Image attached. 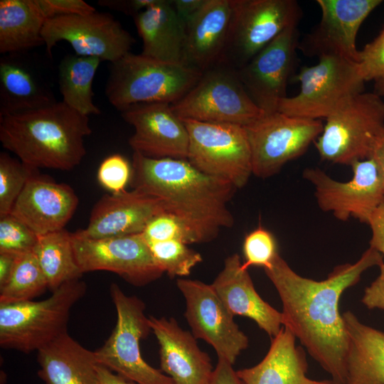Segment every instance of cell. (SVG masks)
Returning <instances> with one entry per match:
<instances>
[{
    "mask_svg": "<svg viewBox=\"0 0 384 384\" xmlns=\"http://www.w3.org/2000/svg\"><path fill=\"white\" fill-rule=\"evenodd\" d=\"M129 183L160 199L193 243L212 241L222 229L233 225L228 204L236 188L202 173L186 159L149 158L134 151Z\"/></svg>",
    "mask_w": 384,
    "mask_h": 384,
    "instance_id": "obj_2",
    "label": "cell"
},
{
    "mask_svg": "<svg viewBox=\"0 0 384 384\" xmlns=\"http://www.w3.org/2000/svg\"><path fill=\"white\" fill-rule=\"evenodd\" d=\"M296 337L283 326L272 338L264 358L257 365L237 370L245 384H333L331 380H317L306 375L307 362Z\"/></svg>",
    "mask_w": 384,
    "mask_h": 384,
    "instance_id": "obj_26",
    "label": "cell"
},
{
    "mask_svg": "<svg viewBox=\"0 0 384 384\" xmlns=\"http://www.w3.org/2000/svg\"><path fill=\"white\" fill-rule=\"evenodd\" d=\"M97 373L100 384H136L100 365L97 367Z\"/></svg>",
    "mask_w": 384,
    "mask_h": 384,
    "instance_id": "obj_49",
    "label": "cell"
},
{
    "mask_svg": "<svg viewBox=\"0 0 384 384\" xmlns=\"http://www.w3.org/2000/svg\"><path fill=\"white\" fill-rule=\"evenodd\" d=\"M381 31H384V26H383V29H382Z\"/></svg>",
    "mask_w": 384,
    "mask_h": 384,
    "instance_id": "obj_51",
    "label": "cell"
},
{
    "mask_svg": "<svg viewBox=\"0 0 384 384\" xmlns=\"http://www.w3.org/2000/svg\"><path fill=\"white\" fill-rule=\"evenodd\" d=\"M38 375L45 384H100L95 351L68 332L37 351Z\"/></svg>",
    "mask_w": 384,
    "mask_h": 384,
    "instance_id": "obj_27",
    "label": "cell"
},
{
    "mask_svg": "<svg viewBox=\"0 0 384 384\" xmlns=\"http://www.w3.org/2000/svg\"><path fill=\"white\" fill-rule=\"evenodd\" d=\"M382 98L374 92H361L336 107L315 141L321 160L351 166L370 157L375 140L384 128Z\"/></svg>",
    "mask_w": 384,
    "mask_h": 384,
    "instance_id": "obj_6",
    "label": "cell"
},
{
    "mask_svg": "<svg viewBox=\"0 0 384 384\" xmlns=\"http://www.w3.org/2000/svg\"><path fill=\"white\" fill-rule=\"evenodd\" d=\"M33 252L51 292L83 274L75 259L71 233L65 229L39 235Z\"/></svg>",
    "mask_w": 384,
    "mask_h": 384,
    "instance_id": "obj_32",
    "label": "cell"
},
{
    "mask_svg": "<svg viewBox=\"0 0 384 384\" xmlns=\"http://www.w3.org/2000/svg\"><path fill=\"white\" fill-rule=\"evenodd\" d=\"M299 90L282 99L278 112L309 119L321 120L348 97L364 92L365 81L357 63L337 56H322L311 66H304L293 78Z\"/></svg>",
    "mask_w": 384,
    "mask_h": 384,
    "instance_id": "obj_9",
    "label": "cell"
},
{
    "mask_svg": "<svg viewBox=\"0 0 384 384\" xmlns=\"http://www.w3.org/2000/svg\"><path fill=\"white\" fill-rule=\"evenodd\" d=\"M38 238L28 226L11 214L0 217V252L21 255L33 251Z\"/></svg>",
    "mask_w": 384,
    "mask_h": 384,
    "instance_id": "obj_37",
    "label": "cell"
},
{
    "mask_svg": "<svg viewBox=\"0 0 384 384\" xmlns=\"http://www.w3.org/2000/svg\"><path fill=\"white\" fill-rule=\"evenodd\" d=\"M85 282H68L43 300L0 304V346L38 351L67 331L72 307L85 294Z\"/></svg>",
    "mask_w": 384,
    "mask_h": 384,
    "instance_id": "obj_5",
    "label": "cell"
},
{
    "mask_svg": "<svg viewBox=\"0 0 384 384\" xmlns=\"http://www.w3.org/2000/svg\"><path fill=\"white\" fill-rule=\"evenodd\" d=\"M374 82L373 92L381 97H384V77Z\"/></svg>",
    "mask_w": 384,
    "mask_h": 384,
    "instance_id": "obj_50",
    "label": "cell"
},
{
    "mask_svg": "<svg viewBox=\"0 0 384 384\" xmlns=\"http://www.w3.org/2000/svg\"><path fill=\"white\" fill-rule=\"evenodd\" d=\"M163 212L160 199L138 189L105 194L93 206L87 227L73 233L90 239L139 234Z\"/></svg>",
    "mask_w": 384,
    "mask_h": 384,
    "instance_id": "obj_20",
    "label": "cell"
},
{
    "mask_svg": "<svg viewBox=\"0 0 384 384\" xmlns=\"http://www.w3.org/2000/svg\"><path fill=\"white\" fill-rule=\"evenodd\" d=\"M174 11L185 26L200 11L206 0H171Z\"/></svg>",
    "mask_w": 384,
    "mask_h": 384,
    "instance_id": "obj_46",
    "label": "cell"
},
{
    "mask_svg": "<svg viewBox=\"0 0 384 384\" xmlns=\"http://www.w3.org/2000/svg\"><path fill=\"white\" fill-rule=\"evenodd\" d=\"M342 316L349 337L346 384H384V332L350 311Z\"/></svg>",
    "mask_w": 384,
    "mask_h": 384,
    "instance_id": "obj_29",
    "label": "cell"
},
{
    "mask_svg": "<svg viewBox=\"0 0 384 384\" xmlns=\"http://www.w3.org/2000/svg\"><path fill=\"white\" fill-rule=\"evenodd\" d=\"M122 112L134 132L128 142L133 151L154 159H187V129L171 104L156 102L130 106Z\"/></svg>",
    "mask_w": 384,
    "mask_h": 384,
    "instance_id": "obj_19",
    "label": "cell"
},
{
    "mask_svg": "<svg viewBox=\"0 0 384 384\" xmlns=\"http://www.w3.org/2000/svg\"><path fill=\"white\" fill-rule=\"evenodd\" d=\"M382 0H317L321 16L319 24L299 41L307 56H337L358 63L356 46L359 28Z\"/></svg>",
    "mask_w": 384,
    "mask_h": 384,
    "instance_id": "obj_18",
    "label": "cell"
},
{
    "mask_svg": "<svg viewBox=\"0 0 384 384\" xmlns=\"http://www.w3.org/2000/svg\"><path fill=\"white\" fill-rule=\"evenodd\" d=\"M42 36L46 50L61 41L70 44L75 53L96 57L112 63L130 52L135 39L110 14L61 16L46 21Z\"/></svg>",
    "mask_w": 384,
    "mask_h": 384,
    "instance_id": "obj_14",
    "label": "cell"
},
{
    "mask_svg": "<svg viewBox=\"0 0 384 384\" xmlns=\"http://www.w3.org/2000/svg\"><path fill=\"white\" fill-rule=\"evenodd\" d=\"M360 75L365 82L376 81L384 77V31L360 50L358 63Z\"/></svg>",
    "mask_w": 384,
    "mask_h": 384,
    "instance_id": "obj_40",
    "label": "cell"
},
{
    "mask_svg": "<svg viewBox=\"0 0 384 384\" xmlns=\"http://www.w3.org/2000/svg\"><path fill=\"white\" fill-rule=\"evenodd\" d=\"M378 267V276L365 289L361 299V302L369 309H384V262Z\"/></svg>",
    "mask_w": 384,
    "mask_h": 384,
    "instance_id": "obj_42",
    "label": "cell"
},
{
    "mask_svg": "<svg viewBox=\"0 0 384 384\" xmlns=\"http://www.w3.org/2000/svg\"><path fill=\"white\" fill-rule=\"evenodd\" d=\"M299 43L297 26L289 27L236 70L247 94L265 114L277 112L280 101L287 97Z\"/></svg>",
    "mask_w": 384,
    "mask_h": 384,
    "instance_id": "obj_17",
    "label": "cell"
},
{
    "mask_svg": "<svg viewBox=\"0 0 384 384\" xmlns=\"http://www.w3.org/2000/svg\"><path fill=\"white\" fill-rule=\"evenodd\" d=\"M78 203L71 186L37 173L26 183L10 214L39 236L65 229Z\"/></svg>",
    "mask_w": 384,
    "mask_h": 384,
    "instance_id": "obj_21",
    "label": "cell"
},
{
    "mask_svg": "<svg viewBox=\"0 0 384 384\" xmlns=\"http://www.w3.org/2000/svg\"><path fill=\"white\" fill-rule=\"evenodd\" d=\"M180 119L245 127L262 117L236 70L218 64L203 72L195 85L171 105Z\"/></svg>",
    "mask_w": 384,
    "mask_h": 384,
    "instance_id": "obj_8",
    "label": "cell"
},
{
    "mask_svg": "<svg viewBox=\"0 0 384 384\" xmlns=\"http://www.w3.org/2000/svg\"><path fill=\"white\" fill-rule=\"evenodd\" d=\"M76 261L84 274L109 271L135 286L146 285L164 273L142 233L101 239L71 233Z\"/></svg>",
    "mask_w": 384,
    "mask_h": 384,
    "instance_id": "obj_15",
    "label": "cell"
},
{
    "mask_svg": "<svg viewBox=\"0 0 384 384\" xmlns=\"http://www.w3.org/2000/svg\"><path fill=\"white\" fill-rule=\"evenodd\" d=\"M242 263L238 254L228 256L211 285L233 316H243L253 320L272 338L283 327L282 313L260 296L248 270H244Z\"/></svg>",
    "mask_w": 384,
    "mask_h": 384,
    "instance_id": "obj_23",
    "label": "cell"
},
{
    "mask_svg": "<svg viewBox=\"0 0 384 384\" xmlns=\"http://www.w3.org/2000/svg\"><path fill=\"white\" fill-rule=\"evenodd\" d=\"M18 255L9 252H0V288L9 280Z\"/></svg>",
    "mask_w": 384,
    "mask_h": 384,
    "instance_id": "obj_48",
    "label": "cell"
},
{
    "mask_svg": "<svg viewBox=\"0 0 384 384\" xmlns=\"http://www.w3.org/2000/svg\"><path fill=\"white\" fill-rule=\"evenodd\" d=\"M176 285L186 302L185 317L194 337L203 339L218 358L233 365L249 346V339L234 321L211 284L178 278Z\"/></svg>",
    "mask_w": 384,
    "mask_h": 384,
    "instance_id": "obj_16",
    "label": "cell"
},
{
    "mask_svg": "<svg viewBox=\"0 0 384 384\" xmlns=\"http://www.w3.org/2000/svg\"><path fill=\"white\" fill-rule=\"evenodd\" d=\"M244 127L251 150L252 174L266 178L304 154L322 132L324 124L322 120L292 117L277 111L265 114Z\"/></svg>",
    "mask_w": 384,
    "mask_h": 384,
    "instance_id": "obj_12",
    "label": "cell"
},
{
    "mask_svg": "<svg viewBox=\"0 0 384 384\" xmlns=\"http://www.w3.org/2000/svg\"><path fill=\"white\" fill-rule=\"evenodd\" d=\"M48 288L46 277L33 251L17 257L7 282L0 288V304L33 300Z\"/></svg>",
    "mask_w": 384,
    "mask_h": 384,
    "instance_id": "obj_33",
    "label": "cell"
},
{
    "mask_svg": "<svg viewBox=\"0 0 384 384\" xmlns=\"http://www.w3.org/2000/svg\"><path fill=\"white\" fill-rule=\"evenodd\" d=\"M370 158L375 161L384 183V128L375 140Z\"/></svg>",
    "mask_w": 384,
    "mask_h": 384,
    "instance_id": "obj_47",
    "label": "cell"
},
{
    "mask_svg": "<svg viewBox=\"0 0 384 384\" xmlns=\"http://www.w3.org/2000/svg\"><path fill=\"white\" fill-rule=\"evenodd\" d=\"M22 53L0 59V117L40 109L56 102L43 78Z\"/></svg>",
    "mask_w": 384,
    "mask_h": 384,
    "instance_id": "obj_25",
    "label": "cell"
},
{
    "mask_svg": "<svg viewBox=\"0 0 384 384\" xmlns=\"http://www.w3.org/2000/svg\"><path fill=\"white\" fill-rule=\"evenodd\" d=\"M242 252L244 262L242 267L248 270L250 267H270L279 253L274 235L260 225L245 238Z\"/></svg>",
    "mask_w": 384,
    "mask_h": 384,
    "instance_id": "obj_36",
    "label": "cell"
},
{
    "mask_svg": "<svg viewBox=\"0 0 384 384\" xmlns=\"http://www.w3.org/2000/svg\"><path fill=\"white\" fill-rule=\"evenodd\" d=\"M189 138L186 160L210 176L242 188L252 175L251 150L243 126L183 119Z\"/></svg>",
    "mask_w": 384,
    "mask_h": 384,
    "instance_id": "obj_11",
    "label": "cell"
},
{
    "mask_svg": "<svg viewBox=\"0 0 384 384\" xmlns=\"http://www.w3.org/2000/svg\"><path fill=\"white\" fill-rule=\"evenodd\" d=\"M202 73L183 63L129 52L111 63L105 95L119 111L144 103L171 105L195 85Z\"/></svg>",
    "mask_w": 384,
    "mask_h": 384,
    "instance_id": "obj_4",
    "label": "cell"
},
{
    "mask_svg": "<svg viewBox=\"0 0 384 384\" xmlns=\"http://www.w3.org/2000/svg\"><path fill=\"white\" fill-rule=\"evenodd\" d=\"M352 178L338 181L319 168H306L303 177L314 188L320 209L338 220L353 217L368 224L374 210L384 201V183L373 159L355 161Z\"/></svg>",
    "mask_w": 384,
    "mask_h": 384,
    "instance_id": "obj_13",
    "label": "cell"
},
{
    "mask_svg": "<svg viewBox=\"0 0 384 384\" xmlns=\"http://www.w3.org/2000/svg\"><path fill=\"white\" fill-rule=\"evenodd\" d=\"M232 14V0H206L186 26V65L203 73L219 64L226 46Z\"/></svg>",
    "mask_w": 384,
    "mask_h": 384,
    "instance_id": "obj_24",
    "label": "cell"
},
{
    "mask_svg": "<svg viewBox=\"0 0 384 384\" xmlns=\"http://www.w3.org/2000/svg\"><path fill=\"white\" fill-rule=\"evenodd\" d=\"M368 225L371 230L369 247L384 257V201L372 213Z\"/></svg>",
    "mask_w": 384,
    "mask_h": 384,
    "instance_id": "obj_43",
    "label": "cell"
},
{
    "mask_svg": "<svg viewBox=\"0 0 384 384\" xmlns=\"http://www.w3.org/2000/svg\"><path fill=\"white\" fill-rule=\"evenodd\" d=\"M149 319L159 344L161 370L175 384H210L214 368L193 334L183 329L174 318Z\"/></svg>",
    "mask_w": 384,
    "mask_h": 384,
    "instance_id": "obj_22",
    "label": "cell"
},
{
    "mask_svg": "<svg viewBox=\"0 0 384 384\" xmlns=\"http://www.w3.org/2000/svg\"><path fill=\"white\" fill-rule=\"evenodd\" d=\"M210 384H245L239 378L233 365L223 358H218L214 368Z\"/></svg>",
    "mask_w": 384,
    "mask_h": 384,
    "instance_id": "obj_45",
    "label": "cell"
},
{
    "mask_svg": "<svg viewBox=\"0 0 384 384\" xmlns=\"http://www.w3.org/2000/svg\"><path fill=\"white\" fill-rule=\"evenodd\" d=\"M91 132L89 117L63 101L0 117L2 146L36 169L72 170L85 156Z\"/></svg>",
    "mask_w": 384,
    "mask_h": 384,
    "instance_id": "obj_3",
    "label": "cell"
},
{
    "mask_svg": "<svg viewBox=\"0 0 384 384\" xmlns=\"http://www.w3.org/2000/svg\"><path fill=\"white\" fill-rule=\"evenodd\" d=\"M47 20L56 16L88 15L95 9L82 0H38Z\"/></svg>",
    "mask_w": 384,
    "mask_h": 384,
    "instance_id": "obj_41",
    "label": "cell"
},
{
    "mask_svg": "<svg viewBox=\"0 0 384 384\" xmlns=\"http://www.w3.org/2000/svg\"><path fill=\"white\" fill-rule=\"evenodd\" d=\"M229 35L219 64L238 70L289 27L302 11L296 0H232Z\"/></svg>",
    "mask_w": 384,
    "mask_h": 384,
    "instance_id": "obj_10",
    "label": "cell"
},
{
    "mask_svg": "<svg viewBox=\"0 0 384 384\" xmlns=\"http://www.w3.org/2000/svg\"><path fill=\"white\" fill-rule=\"evenodd\" d=\"M101 60L77 54L67 55L58 65L59 90L63 102L82 114H100L93 102L92 83Z\"/></svg>",
    "mask_w": 384,
    "mask_h": 384,
    "instance_id": "obj_31",
    "label": "cell"
},
{
    "mask_svg": "<svg viewBox=\"0 0 384 384\" xmlns=\"http://www.w3.org/2000/svg\"><path fill=\"white\" fill-rule=\"evenodd\" d=\"M110 292L117 321L109 338L95 351L99 365L136 384H175L142 356L140 341L151 330L144 303L136 296L127 295L115 283L111 284Z\"/></svg>",
    "mask_w": 384,
    "mask_h": 384,
    "instance_id": "obj_7",
    "label": "cell"
},
{
    "mask_svg": "<svg viewBox=\"0 0 384 384\" xmlns=\"http://www.w3.org/2000/svg\"><path fill=\"white\" fill-rule=\"evenodd\" d=\"M36 169L6 152L0 154V217L11 213L17 198Z\"/></svg>",
    "mask_w": 384,
    "mask_h": 384,
    "instance_id": "obj_34",
    "label": "cell"
},
{
    "mask_svg": "<svg viewBox=\"0 0 384 384\" xmlns=\"http://www.w3.org/2000/svg\"><path fill=\"white\" fill-rule=\"evenodd\" d=\"M46 21L38 0H1L0 53H23L44 44Z\"/></svg>",
    "mask_w": 384,
    "mask_h": 384,
    "instance_id": "obj_30",
    "label": "cell"
},
{
    "mask_svg": "<svg viewBox=\"0 0 384 384\" xmlns=\"http://www.w3.org/2000/svg\"><path fill=\"white\" fill-rule=\"evenodd\" d=\"M157 0H100L98 4L110 9L135 16L141 11L146 9Z\"/></svg>",
    "mask_w": 384,
    "mask_h": 384,
    "instance_id": "obj_44",
    "label": "cell"
},
{
    "mask_svg": "<svg viewBox=\"0 0 384 384\" xmlns=\"http://www.w3.org/2000/svg\"><path fill=\"white\" fill-rule=\"evenodd\" d=\"M383 262V256L369 247L356 262L335 267L321 281L298 274L279 253L265 269L282 304L283 326L331 375L333 384H346L349 337L339 311L341 297L363 272Z\"/></svg>",
    "mask_w": 384,
    "mask_h": 384,
    "instance_id": "obj_1",
    "label": "cell"
},
{
    "mask_svg": "<svg viewBox=\"0 0 384 384\" xmlns=\"http://www.w3.org/2000/svg\"><path fill=\"white\" fill-rule=\"evenodd\" d=\"M131 174L132 165L123 156L115 154L102 161L97 171V180L111 193H118L126 190Z\"/></svg>",
    "mask_w": 384,
    "mask_h": 384,
    "instance_id": "obj_39",
    "label": "cell"
},
{
    "mask_svg": "<svg viewBox=\"0 0 384 384\" xmlns=\"http://www.w3.org/2000/svg\"><path fill=\"white\" fill-rule=\"evenodd\" d=\"M148 243L177 240L188 245L192 239L183 225L172 215L163 212L154 217L142 233Z\"/></svg>",
    "mask_w": 384,
    "mask_h": 384,
    "instance_id": "obj_38",
    "label": "cell"
},
{
    "mask_svg": "<svg viewBox=\"0 0 384 384\" xmlns=\"http://www.w3.org/2000/svg\"><path fill=\"white\" fill-rule=\"evenodd\" d=\"M133 18L142 40V55L164 62L185 64L186 29L171 0H157Z\"/></svg>",
    "mask_w": 384,
    "mask_h": 384,
    "instance_id": "obj_28",
    "label": "cell"
},
{
    "mask_svg": "<svg viewBox=\"0 0 384 384\" xmlns=\"http://www.w3.org/2000/svg\"><path fill=\"white\" fill-rule=\"evenodd\" d=\"M148 244L156 262L171 278L189 275L192 269L203 261L199 252L180 240Z\"/></svg>",
    "mask_w": 384,
    "mask_h": 384,
    "instance_id": "obj_35",
    "label": "cell"
}]
</instances>
